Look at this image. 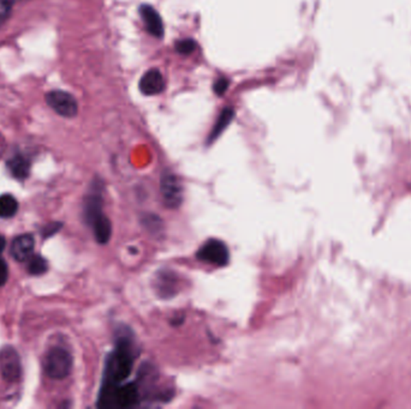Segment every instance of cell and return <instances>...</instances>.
I'll return each instance as SVG.
<instances>
[{
	"label": "cell",
	"instance_id": "6da1fadb",
	"mask_svg": "<svg viewBox=\"0 0 411 409\" xmlns=\"http://www.w3.org/2000/svg\"><path fill=\"white\" fill-rule=\"evenodd\" d=\"M135 362V352L132 341L129 337L118 339L112 353L108 356L105 372H103L101 389H111L113 386L122 384L129 378Z\"/></svg>",
	"mask_w": 411,
	"mask_h": 409
},
{
	"label": "cell",
	"instance_id": "7a4b0ae2",
	"mask_svg": "<svg viewBox=\"0 0 411 409\" xmlns=\"http://www.w3.org/2000/svg\"><path fill=\"white\" fill-rule=\"evenodd\" d=\"M140 390L136 383H122L111 389L100 390L99 407L132 408L138 404Z\"/></svg>",
	"mask_w": 411,
	"mask_h": 409
},
{
	"label": "cell",
	"instance_id": "3957f363",
	"mask_svg": "<svg viewBox=\"0 0 411 409\" xmlns=\"http://www.w3.org/2000/svg\"><path fill=\"white\" fill-rule=\"evenodd\" d=\"M73 370V356L62 347H54L46 356L45 371L52 380H64Z\"/></svg>",
	"mask_w": 411,
	"mask_h": 409
},
{
	"label": "cell",
	"instance_id": "277c9868",
	"mask_svg": "<svg viewBox=\"0 0 411 409\" xmlns=\"http://www.w3.org/2000/svg\"><path fill=\"white\" fill-rule=\"evenodd\" d=\"M196 259L214 267H226L230 262V250L221 239H208L197 250Z\"/></svg>",
	"mask_w": 411,
	"mask_h": 409
},
{
	"label": "cell",
	"instance_id": "5b68a950",
	"mask_svg": "<svg viewBox=\"0 0 411 409\" xmlns=\"http://www.w3.org/2000/svg\"><path fill=\"white\" fill-rule=\"evenodd\" d=\"M162 202L169 209H178L184 198V190L181 179L172 172H165L160 181Z\"/></svg>",
	"mask_w": 411,
	"mask_h": 409
},
{
	"label": "cell",
	"instance_id": "8992f818",
	"mask_svg": "<svg viewBox=\"0 0 411 409\" xmlns=\"http://www.w3.org/2000/svg\"><path fill=\"white\" fill-rule=\"evenodd\" d=\"M103 186L101 181H95L92 184L89 194L84 200V216L86 222L92 224L103 216Z\"/></svg>",
	"mask_w": 411,
	"mask_h": 409
},
{
	"label": "cell",
	"instance_id": "52a82bcc",
	"mask_svg": "<svg viewBox=\"0 0 411 409\" xmlns=\"http://www.w3.org/2000/svg\"><path fill=\"white\" fill-rule=\"evenodd\" d=\"M0 372L6 382L15 383L22 375L20 356L14 347L6 346L0 351Z\"/></svg>",
	"mask_w": 411,
	"mask_h": 409
},
{
	"label": "cell",
	"instance_id": "ba28073f",
	"mask_svg": "<svg viewBox=\"0 0 411 409\" xmlns=\"http://www.w3.org/2000/svg\"><path fill=\"white\" fill-rule=\"evenodd\" d=\"M46 103L62 117L73 118L79 112V105L74 96L63 90H53L46 94Z\"/></svg>",
	"mask_w": 411,
	"mask_h": 409
},
{
	"label": "cell",
	"instance_id": "9c48e42d",
	"mask_svg": "<svg viewBox=\"0 0 411 409\" xmlns=\"http://www.w3.org/2000/svg\"><path fill=\"white\" fill-rule=\"evenodd\" d=\"M165 87H166L165 78L158 68H152L145 73L138 83V88L141 90V93L147 96L162 93Z\"/></svg>",
	"mask_w": 411,
	"mask_h": 409
},
{
	"label": "cell",
	"instance_id": "30bf717a",
	"mask_svg": "<svg viewBox=\"0 0 411 409\" xmlns=\"http://www.w3.org/2000/svg\"><path fill=\"white\" fill-rule=\"evenodd\" d=\"M140 15L142 17L143 23L146 25L149 34L153 35L154 38L160 39L164 36V23H162V17L153 6L141 5L140 8Z\"/></svg>",
	"mask_w": 411,
	"mask_h": 409
},
{
	"label": "cell",
	"instance_id": "8fae6325",
	"mask_svg": "<svg viewBox=\"0 0 411 409\" xmlns=\"http://www.w3.org/2000/svg\"><path fill=\"white\" fill-rule=\"evenodd\" d=\"M35 240L32 234H22L20 237L14 239L11 243V256L18 261L25 262L32 257L34 252Z\"/></svg>",
	"mask_w": 411,
	"mask_h": 409
},
{
	"label": "cell",
	"instance_id": "7c38bea8",
	"mask_svg": "<svg viewBox=\"0 0 411 409\" xmlns=\"http://www.w3.org/2000/svg\"><path fill=\"white\" fill-rule=\"evenodd\" d=\"M154 286L157 288V293L160 297L165 298V299L175 297L177 294V287H178L176 274L171 273L170 270L160 272L157 275V281Z\"/></svg>",
	"mask_w": 411,
	"mask_h": 409
},
{
	"label": "cell",
	"instance_id": "4fadbf2b",
	"mask_svg": "<svg viewBox=\"0 0 411 409\" xmlns=\"http://www.w3.org/2000/svg\"><path fill=\"white\" fill-rule=\"evenodd\" d=\"M234 118H235V111L232 108H224L221 111L219 117L216 119L214 127L210 132V136L207 138V142H206L207 146H212L223 135V132L225 131L227 127L230 125L231 122L234 120Z\"/></svg>",
	"mask_w": 411,
	"mask_h": 409
},
{
	"label": "cell",
	"instance_id": "5bb4252c",
	"mask_svg": "<svg viewBox=\"0 0 411 409\" xmlns=\"http://www.w3.org/2000/svg\"><path fill=\"white\" fill-rule=\"evenodd\" d=\"M90 227L93 229L94 237L99 243L105 245L110 241L111 235H112V224L106 215H103L100 219L97 220Z\"/></svg>",
	"mask_w": 411,
	"mask_h": 409
},
{
	"label": "cell",
	"instance_id": "9a60e30c",
	"mask_svg": "<svg viewBox=\"0 0 411 409\" xmlns=\"http://www.w3.org/2000/svg\"><path fill=\"white\" fill-rule=\"evenodd\" d=\"M8 167L10 170L11 174L17 178V179L23 181L27 176H29V161L27 160L22 155H16L12 159H10L9 162H8Z\"/></svg>",
	"mask_w": 411,
	"mask_h": 409
},
{
	"label": "cell",
	"instance_id": "2e32d148",
	"mask_svg": "<svg viewBox=\"0 0 411 409\" xmlns=\"http://www.w3.org/2000/svg\"><path fill=\"white\" fill-rule=\"evenodd\" d=\"M18 210V202L12 195L0 196V217L9 219L15 216Z\"/></svg>",
	"mask_w": 411,
	"mask_h": 409
},
{
	"label": "cell",
	"instance_id": "e0dca14e",
	"mask_svg": "<svg viewBox=\"0 0 411 409\" xmlns=\"http://www.w3.org/2000/svg\"><path fill=\"white\" fill-rule=\"evenodd\" d=\"M47 268H49V265L42 256L36 254V256L30 257L28 272L32 275H42L47 272Z\"/></svg>",
	"mask_w": 411,
	"mask_h": 409
},
{
	"label": "cell",
	"instance_id": "ac0fdd59",
	"mask_svg": "<svg viewBox=\"0 0 411 409\" xmlns=\"http://www.w3.org/2000/svg\"><path fill=\"white\" fill-rule=\"evenodd\" d=\"M175 47H176L178 53L183 54V55H189V54L195 52L196 42L192 39L179 40V41H177Z\"/></svg>",
	"mask_w": 411,
	"mask_h": 409
},
{
	"label": "cell",
	"instance_id": "d6986e66",
	"mask_svg": "<svg viewBox=\"0 0 411 409\" xmlns=\"http://www.w3.org/2000/svg\"><path fill=\"white\" fill-rule=\"evenodd\" d=\"M17 1L21 0H0V25L10 16L11 10Z\"/></svg>",
	"mask_w": 411,
	"mask_h": 409
},
{
	"label": "cell",
	"instance_id": "ffe728a7",
	"mask_svg": "<svg viewBox=\"0 0 411 409\" xmlns=\"http://www.w3.org/2000/svg\"><path fill=\"white\" fill-rule=\"evenodd\" d=\"M229 85H230V82H229L227 78H221V79L216 81V83L213 84V92L218 96H221V95H224L227 92Z\"/></svg>",
	"mask_w": 411,
	"mask_h": 409
},
{
	"label": "cell",
	"instance_id": "44dd1931",
	"mask_svg": "<svg viewBox=\"0 0 411 409\" xmlns=\"http://www.w3.org/2000/svg\"><path fill=\"white\" fill-rule=\"evenodd\" d=\"M9 278V269H8V264H6L5 259L1 257L0 254V286H4L6 281Z\"/></svg>",
	"mask_w": 411,
	"mask_h": 409
},
{
	"label": "cell",
	"instance_id": "7402d4cb",
	"mask_svg": "<svg viewBox=\"0 0 411 409\" xmlns=\"http://www.w3.org/2000/svg\"><path fill=\"white\" fill-rule=\"evenodd\" d=\"M60 228H62V224H59V222L47 224L42 230V235H44V238H49L51 235L57 233Z\"/></svg>",
	"mask_w": 411,
	"mask_h": 409
},
{
	"label": "cell",
	"instance_id": "603a6c76",
	"mask_svg": "<svg viewBox=\"0 0 411 409\" xmlns=\"http://www.w3.org/2000/svg\"><path fill=\"white\" fill-rule=\"evenodd\" d=\"M6 246V240L3 235H0V254L4 251Z\"/></svg>",
	"mask_w": 411,
	"mask_h": 409
}]
</instances>
